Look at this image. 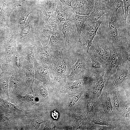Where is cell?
Instances as JSON below:
<instances>
[{"instance_id":"cell-1","label":"cell","mask_w":130,"mask_h":130,"mask_svg":"<svg viewBox=\"0 0 130 130\" xmlns=\"http://www.w3.org/2000/svg\"><path fill=\"white\" fill-rule=\"evenodd\" d=\"M118 11L115 13L109 10L100 18L102 22L96 35L109 48L123 47L130 50V32L125 23L124 10Z\"/></svg>"},{"instance_id":"cell-2","label":"cell","mask_w":130,"mask_h":130,"mask_svg":"<svg viewBox=\"0 0 130 130\" xmlns=\"http://www.w3.org/2000/svg\"><path fill=\"white\" fill-rule=\"evenodd\" d=\"M55 55L49 65L50 76L52 77L53 87L58 89L66 83L72 66L77 59V51L65 45L55 50Z\"/></svg>"},{"instance_id":"cell-3","label":"cell","mask_w":130,"mask_h":130,"mask_svg":"<svg viewBox=\"0 0 130 130\" xmlns=\"http://www.w3.org/2000/svg\"><path fill=\"white\" fill-rule=\"evenodd\" d=\"M88 52L85 47L77 51V60L72 66L71 73L67 77L66 82L83 79L87 75L86 63Z\"/></svg>"},{"instance_id":"cell-4","label":"cell","mask_w":130,"mask_h":130,"mask_svg":"<svg viewBox=\"0 0 130 130\" xmlns=\"http://www.w3.org/2000/svg\"><path fill=\"white\" fill-rule=\"evenodd\" d=\"M61 31L65 39V45L77 51L84 47L81 38L78 35L75 25L72 21L69 20L63 24Z\"/></svg>"},{"instance_id":"cell-5","label":"cell","mask_w":130,"mask_h":130,"mask_svg":"<svg viewBox=\"0 0 130 130\" xmlns=\"http://www.w3.org/2000/svg\"><path fill=\"white\" fill-rule=\"evenodd\" d=\"M102 22L100 18L97 21H94L88 18L84 24L81 37L83 46L85 47L88 52Z\"/></svg>"},{"instance_id":"cell-6","label":"cell","mask_w":130,"mask_h":130,"mask_svg":"<svg viewBox=\"0 0 130 130\" xmlns=\"http://www.w3.org/2000/svg\"><path fill=\"white\" fill-rule=\"evenodd\" d=\"M130 76V61H125L117 67L112 75L109 85L115 88L129 84Z\"/></svg>"},{"instance_id":"cell-7","label":"cell","mask_w":130,"mask_h":130,"mask_svg":"<svg viewBox=\"0 0 130 130\" xmlns=\"http://www.w3.org/2000/svg\"><path fill=\"white\" fill-rule=\"evenodd\" d=\"M110 55L105 73L104 75L107 81L116 72L118 67L125 61L123 59L121 48H110Z\"/></svg>"},{"instance_id":"cell-8","label":"cell","mask_w":130,"mask_h":130,"mask_svg":"<svg viewBox=\"0 0 130 130\" xmlns=\"http://www.w3.org/2000/svg\"><path fill=\"white\" fill-rule=\"evenodd\" d=\"M34 52L35 58L39 63L49 65L55 55V50L48 45L44 46L38 41L34 45Z\"/></svg>"},{"instance_id":"cell-9","label":"cell","mask_w":130,"mask_h":130,"mask_svg":"<svg viewBox=\"0 0 130 130\" xmlns=\"http://www.w3.org/2000/svg\"><path fill=\"white\" fill-rule=\"evenodd\" d=\"M86 64L87 73H90L104 76L107 63L89 51Z\"/></svg>"},{"instance_id":"cell-10","label":"cell","mask_w":130,"mask_h":130,"mask_svg":"<svg viewBox=\"0 0 130 130\" xmlns=\"http://www.w3.org/2000/svg\"><path fill=\"white\" fill-rule=\"evenodd\" d=\"M17 46L18 49L9 64L14 71L25 80L27 61L24 56L22 46L19 44Z\"/></svg>"},{"instance_id":"cell-11","label":"cell","mask_w":130,"mask_h":130,"mask_svg":"<svg viewBox=\"0 0 130 130\" xmlns=\"http://www.w3.org/2000/svg\"><path fill=\"white\" fill-rule=\"evenodd\" d=\"M88 51L107 64L110 55L109 48L97 35L94 38Z\"/></svg>"},{"instance_id":"cell-12","label":"cell","mask_w":130,"mask_h":130,"mask_svg":"<svg viewBox=\"0 0 130 130\" xmlns=\"http://www.w3.org/2000/svg\"><path fill=\"white\" fill-rule=\"evenodd\" d=\"M35 79L46 84L48 87L52 88L53 82L49 74V65L38 63L35 58L33 63Z\"/></svg>"},{"instance_id":"cell-13","label":"cell","mask_w":130,"mask_h":130,"mask_svg":"<svg viewBox=\"0 0 130 130\" xmlns=\"http://www.w3.org/2000/svg\"><path fill=\"white\" fill-rule=\"evenodd\" d=\"M40 19L41 22H39L37 24L36 40L39 41L43 46H45L48 44L53 31L48 21H44Z\"/></svg>"},{"instance_id":"cell-14","label":"cell","mask_w":130,"mask_h":130,"mask_svg":"<svg viewBox=\"0 0 130 130\" xmlns=\"http://www.w3.org/2000/svg\"><path fill=\"white\" fill-rule=\"evenodd\" d=\"M18 35L12 30H9L6 41V51L4 57L5 63L9 64L18 47L16 40Z\"/></svg>"},{"instance_id":"cell-15","label":"cell","mask_w":130,"mask_h":130,"mask_svg":"<svg viewBox=\"0 0 130 130\" xmlns=\"http://www.w3.org/2000/svg\"><path fill=\"white\" fill-rule=\"evenodd\" d=\"M55 12L60 22L69 20L72 21L76 14L71 7L69 6L58 0Z\"/></svg>"},{"instance_id":"cell-16","label":"cell","mask_w":130,"mask_h":130,"mask_svg":"<svg viewBox=\"0 0 130 130\" xmlns=\"http://www.w3.org/2000/svg\"><path fill=\"white\" fill-rule=\"evenodd\" d=\"M95 0H75L72 7L78 15L88 16L93 10Z\"/></svg>"},{"instance_id":"cell-17","label":"cell","mask_w":130,"mask_h":130,"mask_svg":"<svg viewBox=\"0 0 130 130\" xmlns=\"http://www.w3.org/2000/svg\"><path fill=\"white\" fill-rule=\"evenodd\" d=\"M57 0H47L39 10V18L43 21H48L55 11Z\"/></svg>"},{"instance_id":"cell-18","label":"cell","mask_w":130,"mask_h":130,"mask_svg":"<svg viewBox=\"0 0 130 130\" xmlns=\"http://www.w3.org/2000/svg\"><path fill=\"white\" fill-rule=\"evenodd\" d=\"M108 4L95 1L93 11L88 16V18L94 21L98 20L108 12L109 7Z\"/></svg>"},{"instance_id":"cell-19","label":"cell","mask_w":130,"mask_h":130,"mask_svg":"<svg viewBox=\"0 0 130 130\" xmlns=\"http://www.w3.org/2000/svg\"><path fill=\"white\" fill-rule=\"evenodd\" d=\"M65 42L64 35L61 31L53 32L47 45L55 50L64 46Z\"/></svg>"},{"instance_id":"cell-20","label":"cell","mask_w":130,"mask_h":130,"mask_svg":"<svg viewBox=\"0 0 130 130\" xmlns=\"http://www.w3.org/2000/svg\"><path fill=\"white\" fill-rule=\"evenodd\" d=\"M34 87L39 92L40 96L43 98L46 99H49L53 101V94L50 95V89L47 85L42 81L35 79L33 87Z\"/></svg>"},{"instance_id":"cell-21","label":"cell","mask_w":130,"mask_h":130,"mask_svg":"<svg viewBox=\"0 0 130 130\" xmlns=\"http://www.w3.org/2000/svg\"><path fill=\"white\" fill-rule=\"evenodd\" d=\"M34 80V71L33 63H27L25 86L28 88L32 91Z\"/></svg>"},{"instance_id":"cell-22","label":"cell","mask_w":130,"mask_h":130,"mask_svg":"<svg viewBox=\"0 0 130 130\" xmlns=\"http://www.w3.org/2000/svg\"><path fill=\"white\" fill-rule=\"evenodd\" d=\"M22 46L24 56L27 63H33L35 58L34 52V46L25 45Z\"/></svg>"},{"instance_id":"cell-23","label":"cell","mask_w":130,"mask_h":130,"mask_svg":"<svg viewBox=\"0 0 130 130\" xmlns=\"http://www.w3.org/2000/svg\"><path fill=\"white\" fill-rule=\"evenodd\" d=\"M13 9L4 4L0 11V25H5L8 21L9 16Z\"/></svg>"},{"instance_id":"cell-24","label":"cell","mask_w":130,"mask_h":130,"mask_svg":"<svg viewBox=\"0 0 130 130\" xmlns=\"http://www.w3.org/2000/svg\"><path fill=\"white\" fill-rule=\"evenodd\" d=\"M50 26L53 32L61 31L64 22H61L58 19L55 11L48 20Z\"/></svg>"},{"instance_id":"cell-25","label":"cell","mask_w":130,"mask_h":130,"mask_svg":"<svg viewBox=\"0 0 130 130\" xmlns=\"http://www.w3.org/2000/svg\"><path fill=\"white\" fill-rule=\"evenodd\" d=\"M88 17V16L78 15L76 14L74 20L72 21L75 25L77 32L81 38V34L82 28Z\"/></svg>"},{"instance_id":"cell-26","label":"cell","mask_w":130,"mask_h":130,"mask_svg":"<svg viewBox=\"0 0 130 130\" xmlns=\"http://www.w3.org/2000/svg\"><path fill=\"white\" fill-rule=\"evenodd\" d=\"M108 4L109 10L113 13H117L118 10L120 7L124 9L122 0H109Z\"/></svg>"},{"instance_id":"cell-27","label":"cell","mask_w":130,"mask_h":130,"mask_svg":"<svg viewBox=\"0 0 130 130\" xmlns=\"http://www.w3.org/2000/svg\"><path fill=\"white\" fill-rule=\"evenodd\" d=\"M18 96L21 101L27 104L36 105L38 104L39 101L38 97L32 95H19Z\"/></svg>"},{"instance_id":"cell-28","label":"cell","mask_w":130,"mask_h":130,"mask_svg":"<svg viewBox=\"0 0 130 130\" xmlns=\"http://www.w3.org/2000/svg\"><path fill=\"white\" fill-rule=\"evenodd\" d=\"M47 121H45L42 118L38 117H32L29 121L30 125L32 129L34 130L38 129L43 123Z\"/></svg>"},{"instance_id":"cell-29","label":"cell","mask_w":130,"mask_h":130,"mask_svg":"<svg viewBox=\"0 0 130 130\" xmlns=\"http://www.w3.org/2000/svg\"><path fill=\"white\" fill-rule=\"evenodd\" d=\"M122 0L123 3L124 10V20L126 24L127 17L129 15H130V13H129V10L130 5V0Z\"/></svg>"},{"instance_id":"cell-30","label":"cell","mask_w":130,"mask_h":130,"mask_svg":"<svg viewBox=\"0 0 130 130\" xmlns=\"http://www.w3.org/2000/svg\"><path fill=\"white\" fill-rule=\"evenodd\" d=\"M3 104L6 107L11 110L16 111H19V109L16 106L9 102L5 101Z\"/></svg>"},{"instance_id":"cell-31","label":"cell","mask_w":130,"mask_h":130,"mask_svg":"<svg viewBox=\"0 0 130 130\" xmlns=\"http://www.w3.org/2000/svg\"><path fill=\"white\" fill-rule=\"evenodd\" d=\"M105 104L107 110L109 112H111L113 110V107L110 96L107 95L105 99Z\"/></svg>"},{"instance_id":"cell-32","label":"cell","mask_w":130,"mask_h":130,"mask_svg":"<svg viewBox=\"0 0 130 130\" xmlns=\"http://www.w3.org/2000/svg\"><path fill=\"white\" fill-rule=\"evenodd\" d=\"M30 14V13L27 12L22 14L19 19V22L21 24H24L27 18V17Z\"/></svg>"},{"instance_id":"cell-33","label":"cell","mask_w":130,"mask_h":130,"mask_svg":"<svg viewBox=\"0 0 130 130\" xmlns=\"http://www.w3.org/2000/svg\"><path fill=\"white\" fill-rule=\"evenodd\" d=\"M113 104L114 107L116 109H118L119 106V99L117 95L114 93L113 94Z\"/></svg>"},{"instance_id":"cell-34","label":"cell","mask_w":130,"mask_h":130,"mask_svg":"<svg viewBox=\"0 0 130 130\" xmlns=\"http://www.w3.org/2000/svg\"><path fill=\"white\" fill-rule=\"evenodd\" d=\"M51 118L55 120H58L60 117L59 112L55 109L51 112Z\"/></svg>"},{"instance_id":"cell-35","label":"cell","mask_w":130,"mask_h":130,"mask_svg":"<svg viewBox=\"0 0 130 130\" xmlns=\"http://www.w3.org/2000/svg\"><path fill=\"white\" fill-rule=\"evenodd\" d=\"M92 122L99 125H105L108 124L107 122L104 120L99 118L96 119L92 121Z\"/></svg>"},{"instance_id":"cell-36","label":"cell","mask_w":130,"mask_h":130,"mask_svg":"<svg viewBox=\"0 0 130 130\" xmlns=\"http://www.w3.org/2000/svg\"><path fill=\"white\" fill-rule=\"evenodd\" d=\"M87 109L89 112H91L94 109V105L90 101H88L87 105Z\"/></svg>"},{"instance_id":"cell-37","label":"cell","mask_w":130,"mask_h":130,"mask_svg":"<svg viewBox=\"0 0 130 130\" xmlns=\"http://www.w3.org/2000/svg\"><path fill=\"white\" fill-rule=\"evenodd\" d=\"M53 123L52 121H47L46 122L45 124L43 130H52L51 125Z\"/></svg>"},{"instance_id":"cell-38","label":"cell","mask_w":130,"mask_h":130,"mask_svg":"<svg viewBox=\"0 0 130 130\" xmlns=\"http://www.w3.org/2000/svg\"><path fill=\"white\" fill-rule=\"evenodd\" d=\"M63 4L72 7V0H59Z\"/></svg>"},{"instance_id":"cell-39","label":"cell","mask_w":130,"mask_h":130,"mask_svg":"<svg viewBox=\"0 0 130 130\" xmlns=\"http://www.w3.org/2000/svg\"><path fill=\"white\" fill-rule=\"evenodd\" d=\"M125 117L126 118H130V111L129 110L126 112L125 115Z\"/></svg>"},{"instance_id":"cell-40","label":"cell","mask_w":130,"mask_h":130,"mask_svg":"<svg viewBox=\"0 0 130 130\" xmlns=\"http://www.w3.org/2000/svg\"><path fill=\"white\" fill-rule=\"evenodd\" d=\"M95 1H98L104 2L106 4L109 3V0H95Z\"/></svg>"},{"instance_id":"cell-41","label":"cell","mask_w":130,"mask_h":130,"mask_svg":"<svg viewBox=\"0 0 130 130\" xmlns=\"http://www.w3.org/2000/svg\"><path fill=\"white\" fill-rule=\"evenodd\" d=\"M0 71H1V68H0Z\"/></svg>"}]
</instances>
